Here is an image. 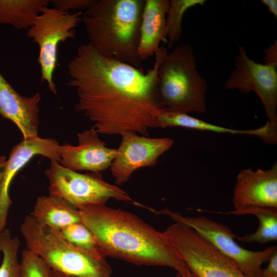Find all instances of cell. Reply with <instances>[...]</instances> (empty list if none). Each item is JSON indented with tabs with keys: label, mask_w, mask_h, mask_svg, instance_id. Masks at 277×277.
Returning <instances> with one entry per match:
<instances>
[{
	"label": "cell",
	"mask_w": 277,
	"mask_h": 277,
	"mask_svg": "<svg viewBox=\"0 0 277 277\" xmlns=\"http://www.w3.org/2000/svg\"><path fill=\"white\" fill-rule=\"evenodd\" d=\"M158 62L145 72L107 57L90 43L78 47L68 64L67 85L77 92L75 109L94 123L98 134L125 131L149 136L163 108L157 94Z\"/></svg>",
	"instance_id": "obj_1"
},
{
	"label": "cell",
	"mask_w": 277,
	"mask_h": 277,
	"mask_svg": "<svg viewBox=\"0 0 277 277\" xmlns=\"http://www.w3.org/2000/svg\"><path fill=\"white\" fill-rule=\"evenodd\" d=\"M78 209L82 222L92 232L106 256L137 265L168 267L184 277H193L162 232L135 214L106 205Z\"/></svg>",
	"instance_id": "obj_2"
},
{
	"label": "cell",
	"mask_w": 277,
	"mask_h": 277,
	"mask_svg": "<svg viewBox=\"0 0 277 277\" xmlns=\"http://www.w3.org/2000/svg\"><path fill=\"white\" fill-rule=\"evenodd\" d=\"M144 6V0H94L82 15L89 43L107 57L140 68Z\"/></svg>",
	"instance_id": "obj_3"
},
{
	"label": "cell",
	"mask_w": 277,
	"mask_h": 277,
	"mask_svg": "<svg viewBox=\"0 0 277 277\" xmlns=\"http://www.w3.org/2000/svg\"><path fill=\"white\" fill-rule=\"evenodd\" d=\"M155 55L157 94L163 109L186 114L204 113L207 84L197 70L191 46L182 44L170 53L160 47Z\"/></svg>",
	"instance_id": "obj_4"
},
{
	"label": "cell",
	"mask_w": 277,
	"mask_h": 277,
	"mask_svg": "<svg viewBox=\"0 0 277 277\" xmlns=\"http://www.w3.org/2000/svg\"><path fill=\"white\" fill-rule=\"evenodd\" d=\"M27 249L51 268L77 277H111L105 256L94 255L69 243L59 230L27 215L20 227Z\"/></svg>",
	"instance_id": "obj_5"
},
{
	"label": "cell",
	"mask_w": 277,
	"mask_h": 277,
	"mask_svg": "<svg viewBox=\"0 0 277 277\" xmlns=\"http://www.w3.org/2000/svg\"><path fill=\"white\" fill-rule=\"evenodd\" d=\"M49 180V194L60 197L74 207L91 205H105L115 199L148 208L133 200L118 186L104 181L100 172L82 174L51 161L45 172Z\"/></svg>",
	"instance_id": "obj_6"
},
{
	"label": "cell",
	"mask_w": 277,
	"mask_h": 277,
	"mask_svg": "<svg viewBox=\"0 0 277 277\" xmlns=\"http://www.w3.org/2000/svg\"><path fill=\"white\" fill-rule=\"evenodd\" d=\"M165 239L193 277H248L233 261L185 225L172 224Z\"/></svg>",
	"instance_id": "obj_7"
},
{
	"label": "cell",
	"mask_w": 277,
	"mask_h": 277,
	"mask_svg": "<svg viewBox=\"0 0 277 277\" xmlns=\"http://www.w3.org/2000/svg\"><path fill=\"white\" fill-rule=\"evenodd\" d=\"M156 214L166 215L175 222L191 228L219 251L233 261L248 277H261L262 265L270 260L277 246L261 251L243 248L234 240L235 235L226 225L206 216H190L165 208L155 210Z\"/></svg>",
	"instance_id": "obj_8"
},
{
	"label": "cell",
	"mask_w": 277,
	"mask_h": 277,
	"mask_svg": "<svg viewBox=\"0 0 277 277\" xmlns=\"http://www.w3.org/2000/svg\"><path fill=\"white\" fill-rule=\"evenodd\" d=\"M81 11L74 13L63 11L55 8H43L27 35L39 48L38 64L41 81H45L50 91L57 93L53 82V73L57 61V49L60 43L75 37V28L82 20Z\"/></svg>",
	"instance_id": "obj_9"
},
{
	"label": "cell",
	"mask_w": 277,
	"mask_h": 277,
	"mask_svg": "<svg viewBox=\"0 0 277 277\" xmlns=\"http://www.w3.org/2000/svg\"><path fill=\"white\" fill-rule=\"evenodd\" d=\"M234 65L225 88L255 92L264 106L267 121L277 128V64L256 63L248 57L244 47L239 46Z\"/></svg>",
	"instance_id": "obj_10"
},
{
	"label": "cell",
	"mask_w": 277,
	"mask_h": 277,
	"mask_svg": "<svg viewBox=\"0 0 277 277\" xmlns=\"http://www.w3.org/2000/svg\"><path fill=\"white\" fill-rule=\"evenodd\" d=\"M121 135L120 145L110 167L116 184L120 185L128 181L137 169L156 165L159 157L174 143L169 137L150 138L130 130Z\"/></svg>",
	"instance_id": "obj_11"
},
{
	"label": "cell",
	"mask_w": 277,
	"mask_h": 277,
	"mask_svg": "<svg viewBox=\"0 0 277 277\" xmlns=\"http://www.w3.org/2000/svg\"><path fill=\"white\" fill-rule=\"evenodd\" d=\"M61 147L62 145L53 139L36 136L23 140L12 148L6 161L0 183V234L6 228L8 210L12 204L9 191L13 178L35 155L59 162Z\"/></svg>",
	"instance_id": "obj_12"
},
{
	"label": "cell",
	"mask_w": 277,
	"mask_h": 277,
	"mask_svg": "<svg viewBox=\"0 0 277 277\" xmlns=\"http://www.w3.org/2000/svg\"><path fill=\"white\" fill-rule=\"evenodd\" d=\"M232 202L234 210L277 208V163L268 170H242L237 176Z\"/></svg>",
	"instance_id": "obj_13"
},
{
	"label": "cell",
	"mask_w": 277,
	"mask_h": 277,
	"mask_svg": "<svg viewBox=\"0 0 277 277\" xmlns=\"http://www.w3.org/2000/svg\"><path fill=\"white\" fill-rule=\"evenodd\" d=\"M78 145H62L60 164L65 168L77 171L100 172L110 167L117 149L109 148L98 137L92 127L77 134Z\"/></svg>",
	"instance_id": "obj_14"
},
{
	"label": "cell",
	"mask_w": 277,
	"mask_h": 277,
	"mask_svg": "<svg viewBox=\"0 0 277 277\" xmlns=\"http://www.w3.org/2000/svg\"><path fill=\"white\" fill-rule=\"evenodd\" d=\"M41 98L38 92L30 97L21 95L0 73V115L17 126L23 140L38 136Z\"/></svg>",
	"instance_id": "obj_15"
},
{
	"label": "cell",
	"mask_w": 277,
	"mask_h": 277,
	"mask_svg": "<svg viewBox=\"0 0 277 277\" xmlns=\"http://www.w3.org/2000/svg\"><path fill=\"white\" fill-rule=\"evenodd\" d=\"M169 3L168 0H144L137 49L141 61L155 55L160 43L166 40L165 27Z\"/></svg>",
	"instance_id": "obj_16"
},
{
	"label": "cell",
	"mask_w": 277,
	"mask_h": 277,
	"mask_svg": "<svg viewBox=\"0 0 277 277\" xmlns=\"http://www.w3.org/2000/svg\"><path fill=\"white\" fill-rule=\"evenodd\" d=\"M29 215L39 223L59 230L70 224L82 222L78 209L51 194L38 197Z\"/></svg>",
	"instance_id": "obj_17"
},
{
	"label": "cell",
	"mask_w": 277,
	"mask_h": 277,
	"mask_svg": "<svg viewBox=\"0 0 277 277\" xmlns=\"http://www.w3.org/2000/svg\"><path fill=\"white\" fill-rule=\"evenodd\" d=\"M49 0H0V24L17 29H28Z\"/></svg>",
	"instance_id": "obj_18"
},
{
	"label": "cell",
	"mask_w": 277,
	"mask_h": 277,
	"mask_svg": "<svg viewBox=\"0 0 277 277\" xmlns=\"http://www.w3.org/2000/svg\"><path fill=\"white\" fill-rule=\"evenodd\" d=\"M221 214L244 215L251 214L257 217L259 225L256 230L235 238L244 243L264 244L277 240V208L250 207L234 210Z\"/></svg>",
	"instance_id": "obj_19"
},
{
	"label": "cell",
	"mask_w": 277,
	"mask_h": 277,
	"mask_svg": "<svg viewBox=\"0 0 277 277\" xmlns=\"http://www.w3.org/2000/svg\"><path fill=\"white\" fill-rule=\"evenodd\" d=\"M181 127L202 131L217 133H228L232 134H246L258 136V129L237 130L213 125L196 118L186 113L169 111L163 109L157 121V128Z\"/></svg>",
	"instance_id": "obj_20"
},
{
	"label": "cell",
	"mask_w": 277,
	"mask_h": 277,
	"mask_svg": "<svg viewBox=\"0 0 277 277\" xmlns=\"http://www.w3.org/2000/svg\"><path fill=\"white\" fill-rule=\"evenodd\" d=\"M205 0H171L166 15L165 37L168 39V47L179 41L182 34V22L186 11L194 6L203 5Z\"/></svg>",
	"instance_id": "obj_21"
},
{
	"label": "cell",
	"mask_w": 277,
	"mask_h": 277,
	"mask_svg": "<svg viewBox=\"0 0 277 277\" xmlns=\"http://www.w3.org/2000/svg\"><path fill=\"white\" fill-rule=\"evenodd\" d=\"M20 241L12 237L10 230L5 228L0 234V251L3 254L0 266V277H20V263L17 254Z\"/></svg>",
	"instance_id": "obj_22"
},
{
	"label": "cell",
	"mask_w": 277,
	"mask_h": 277,
	"mask_svg": "<svg viewBox=\"0 0 277 277\" xmlns=\"http://www.w3.org/2000/svg\"><path fill=\"white\" fill-rule=\"evenodd\" d=\"M71 244L94 255L105 256L91 230L82 222L70 224L60 230Z\"/></svg>",
	"instance_id": "obj_23"
},
{
	"label": "cell",
	"mask_w": 277,
	"mask_h": 277,
	"mask_svg": "<svg viewBox=\"0 0 277 277\" xmlns=\"http://www.w3.org/2000/svg\"><path fill=\"white\" fill-rule=\"evenodd\" d=\"M51 268L37 254L27 249L22 252L20 277H49Z\"/></svg>",
	"instance_id": "obj_24"
},
{
	"label": "cell",
	"mask_w": 277,
	"mask_h": 277,
	"mask_svg": "<svg viewBox=\"0 0 277 277\" xmlns=\"http://www.w3.org/2000/svg\"><path fill=\"white\" fill-rule=\"evenodd\" d=\"M94 0H52L53 8L64 12L87 9Z\"/></svg>",
	"instance_id": "obj_25"
},
{
	"label": "cell",
	"mask_w": 277,
	"mask_h": 277,
	"mask_svg": "<svg viewBox=\"0 0 277 277\" xmlns=\"http://www.w3.org/2000/svg\"><path fill=\"white\" fill-rule=\"evenodd\" d=\"M267 266L262 269L261 277H277V250L271 255Z\"/></svg>",
	"instance_id": "obj_26"
},
{
	"label": "cell",
	"mask_w": 277,
	"mask_h": 277,
	"mask_svg": "<svg viewBox=\"0 0 277 277\" xmlns=\"http://www.w3.org/2000/svg\"><path fill=\"white\" fill-rule=\"evenodd\" d=\"M264 64H277V42L274 41L265 50Z\"/></svg>",
	"instance_id": "obj_27"
},
{
	"label": "cell",
	"mask_w": 277,
	"mask_h": 277,
	"mask_svg": "<svg viewBox=\"0 0 277 277\" xmlns=\"http://www.w3.org/2000/svg\"><path fill=\"white\" fill-rule=\"evenodd\" d=\"M262 3L266 5L271 13L275 18H277V1L276 0H262Z\"/></svg>",
	"instance_id": "obj_28"
},
{
	"label": "cell",
	"mask_w": 277,
	"mask_h": 277,
	"mask_svg": "<svg viewBox=\"0 0 277 277\" xmlns=\"http://www.w3.org/2000/svg\"><path fill=\"white\" fill-rule=\"evenodd\" d=\"M49 277H77L73 275H69L62 272L51 269Z\"/></svg>",
	"instance_id": "obj_29"
},
{
	"label": "cell",
	"mask_w": 277,
	"mask_h": 277,
	"mask_svg": "<svg viewBox=\"0 0 277 277\" xmlns=\"http://www.w3.org/2000/svg\"><path fill=\"white\" fill-rule=\"evenodd\" d=\"M6 161L5 156H0V183L3 175L4 165Z\"/></svg>",
	"instance_id": "obj_30"
},
{
	"label": "cell",
	"mask_w": 277,
	"mask_h": 277,
	"mask_svg": "<svg viewBox=\"0 0 277 277\" xmlns=\"http://www.w3.org/2000/svg\"><path fill=\"white\" fill-rule=\"evenodd\" d=\"M175 277H184V276H182L180 273L177 272Z\"/></svg>",
	"instance_id": "obj_31"
}]
</instances>
